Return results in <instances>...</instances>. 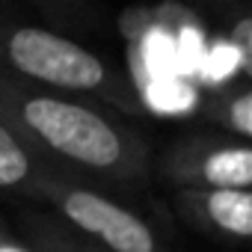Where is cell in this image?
<instances>
[{
    "label": "cell",
    "mask_w": 252,
    "mask_h": 252,
    "mask_svg": "<svg viewBox=\"0 0 252 252\" xmlns=\"http://www.w3.org/2000/svg\"><path fill=\"white\" fill-rule=\"evenodd\" d=\"M39 237H42L39 240L42 243V252H92V249H86V246H80V243L57 234V231H42Z\"/></svg>",
    "instance_id": "obj_8"
},
{
    "label": "cell",
    "mask_w": 252,
    "mask_h": 252,
    "mask_svg": "<svg viewBox=\"0 0 252 252\" xmlns=\"http://www.w3.org/2000/svg\"><path fill=\"white\" fill-rule=\"evenodd\" d=\"M208 116L228 131V137L249 140L252 137V89L246 83L240 86H225L214 92L208 104Z\"/></svg>",
    "instance_id": "obj_7"
},
{
    "label": "cell",
    "mask_w": 252,
    "mask_h": 252,
    "mask_svg": "<svg viewBox=\"0 0 252 252\" xmlns=\"http://www.w3.org/2000/svg\"><path fill=\"white\" fill-rule=\"evenodd\" d=\"M163 172L175 187L249 190L252 149L237 137H187L169 149Z\"/></svg>",
    "instance_id": "obj_4"
},
{
    "label": "cell",
    "mask_w": 252,
    "mask_h": 252,
    "mask_svg": "<svg viewBox=\"0 0 252 252\" xmlns=\"http://www.w3.org/2000/svg\"><path fill=\"white\" fill-rule=\"evenodd\" d=\"M0 252H30V249H24L21 243H15V240L6 237V234H0Z\"/></svg>",
    "instance_id": "obj_9"
},
{
    "label": "cell",
    "mask_w": 252,
    "mask_h": 252,
    "mask_svg": "<svg viewBox=\"0 0 252 252\" xmlns=\"http://www.w3.org/2000/svg\"><path fill=\"white\" fill-rule=\"evenodd\" d=\"M0 119L63 163L104 178L134 181L149 172V146L122 122L86 101L33 86L0 68Z\"/></svg>",
    "instance_id": "obj_1"
},
{
    "label": "cell",
    "mask_w": 252,
    "mask_h": 252,
    "mask_svg": "<svg viewBox=\"0 0 252 252\" xmlns=\"http://www.w3.org/2000/svg\"><path fill=\"white\" fill-rule=\"evenodd\" d=\"M175 208L190 220L196 228L228 237V240H249L252 237V193L249 190H199V187H178Z\"/></svg>",
    "instance_id": "obj_5"
},
{
    "label": "cell",
    "mask_w": 252,
    "mask_h": 252,
    "mask_svg": "<svg viewBox=\"0 0 252 252\" xmlns=\"http://www.w3.org/2000/svg\"><path fill=\"white\" fill-rule=\"evenodd\" d=\"M36 158L39 152L30 146V140H24L9 122L0 119V190H33L36 178L45 172Z\"/></svg>",
    "instance_id": "obj_6"
},
{
    "label": "cell",
    "mask_w": 252,
    "mask_h": 252,
    "mask_svg": "<svg viewBox=\"0 0 252 252\" xmlns=\"http://www.w3.org/2000/svg\"><path fill=\"white\" fill-rule=\"evenodd\" d=\"M33 193L48 199L63 220H68L80 234L95 237L107 252H166L155 228L140 214L80 181L42 172L33 184Z\"/></svg>",
    "instance_id": "obj_3"
},
{
    "label": "cell",
    "mask_w": 252,
    "mask_h": 252,
    "mask_svg": "<svg viewBox=\"0 0 252 252\" xmlns=\"http://www.w3.org/2000/svg\"><path fill=\"white\" fill-rule=\"evenodd\" d=\"M0 68L42 89L98 98L125 116L143 113L140 92L113 63L45 27L0 21Z\"/></svg>",
    "instance_id": "obj_2"
}]
</instances>
